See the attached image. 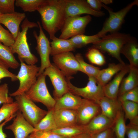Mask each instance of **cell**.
<instances>
[{
    "instance_id": "cell-1",
    "label": "cell",
    "mask_w": 138,
    "mask_h": 138,
    "mask_svg": "<svg viewBox=\"0 0 138 138\" xmlns=\"http://www.w3.org/2000/svg\"><path fill=\"white\" fill-rule=\"evenodd\" d=\"M37 11L40 15L43 28L52 39L61 30L66 18L65 0H45Z\"/></svg>"
},
{
    "instance_id": "cell-42",
    "label": "cell",
    "mask_w": 138,
    "mask_h": 138,
    "mask_svg": "<svg viewBox=\"0 0 138 138\" xmlns=\"http://www.w3.org/2000/svg\"><path fill=\"white\" fill-rule=\"evenodd\" d=\"M126 134L128 138H138V124L130 122L126 125Z\"/></svg>"
},
{
    "instance_id": "cell-17",
    "label": "cell",
    "mask_w": 138,
    "mask_h": 138,
    "mask_svg": "<svg viewBox=\"0 0 138 138\" xmlns=\"http://www.w3.org/2000/svg\"><path fill=\"white\" fill-rule=\"evenodd\" d=\"M24 13L15 12L11 13L0 15V24L9 30L15 39L18 35L21 22L26 18Z\"/></svg>"
},
{
    "instance_id": "cell-48",
    "label": "cell",
    "mask_w": 138,
    "mask_h": 138,
    "mask_svg": "<svg viewBox=\"0 0 138 138\" xmlns=\"http://www.w3.org/2000/svg\"><path fill=\"white\" fill-rule=\"evenodd\" d=\"M26 138H37L31 135H28Z\"/></svg>"
},
{
    "instance_id": "cell-29",
    "label": "cell",
    "mask_w": 138,
    "mask_h": 138,
    "mask_svg": "<svg viewBox=\"0 0 138 138\" xmlns=\"http://www.w3.org/2000/svg\"><path fill=\"white\" fill-rule=\"evenodd\" d=\"M125 119L124 112L122 109L118 112L111 128L116 138H125L126 128Z\"/></svg>"
},
{
    "instance_id": "cell-41",
    "label": "cell",
    "mask_w": 138,
    "mask_h": 138,
    "mask_svg": "<svg viewBox=\"0 0 138 138\" xmlns=\"http://www.w3.org/2000/svg\"><path fill=\"white\" fill-rule=\"evenodd\" d=\"M8 68L6 65L0 60V83L1 80L4 78H10L12 81L18 80L16 75L10 72L8 70Z\"/></svg>"
},
{
    "instance_id": "cell-43",
    "label": "cell",
    "mask_w": 138,
    "mask_h": 138,
    "mask_svg": "<svg viewBox=\"0 0 138 138\" xmlns=\"http://www.w3.org/2000/svg\"><path fill=\"white\" fill-rule=\"evenodd\" d=\"M91 138H116L114 133L111 128L101 132L91 134Z\"/></svg>"
},
{
    "instance_id": "cell-11",
    "label": "cell",
    "mask_w": 138,
    "mask_h": 138,
    "mask_svg": "<svg viewBox=\"0 0 138 138\" xmlns=\"http://www.w3.org/2000/svg\"><path fill=\"white\" fill-rule=\"evenodd\" d=\"M37 24L39 29V35L37 34L35 31H33V34L37 43L36 49L40 56L41 62L38 77L42 74L45 69L49 66L51 63L50 60V42L44 32L40 22L38 21Z\"/></svg>"
},
{
    "instance_id": "cell-19",
    "label": "cell",
    "mask_w": 138,
    "mask_h": 138,
    "mask_svg": "<svg viewBox=\"0 0 138 138\" xmlns=\"http://www.w3.org/2000/svg\"><path fill=\"white\" fill-rule=\"evenodd\" d=\"M113 122V120L101 113L85 126L86 132L92 134L112 128Z\"/></svg>"
},
{
    "instance_id": "cell-31",
    "label": "cell",
    "mask_w": 138,
    "mask_h": 138,
    "mask_svg": "<svg viewBox=\"0 0 138 138\" xmlns=\"http://www.w3.org/2000/svg\"><path fill=\"white\" fill-rule=\"evenodd\" d=\"M51 131L68 138H73L81 133L87 132L85 126L80 124L57 128Z\"/></svg>"
},
{
    "instance_id": "cell-38",
    "label": "cell",
    "mask_w": 138,
    "mask_h": 138,
    "mask_svg": "<svg viewBox=\"0 0 138 138\" xmlns=\"http://www.w3.org/2000/svg\"><path fill=\"white\" fill-rule=\"evenodd\" d=\"M15 0H0V13L2 14L14 12Z\"/></svg>"
},
{
    "instance_id": "cell-15",
    "label": "cell",
    "mask_w": 138,
    "mask_h": 138,
    "mask_svg": "<svg viewBox=\"0 0 138 138\" xmlns=\"http://www.w3.org/2000/svg\"><path fill=\"white\" fill-rule=\"evenodd\" d=\"M6 129L12 131L15 138H26L30 134L36 131L25 120L19 110L16 113L13 123L6 126Z\"/></svg>"
},
{
    "instance_id": "cell-49",
    "label": "cell",
    "mask_w": 138,
    "mask_h": 138,
    "mask_svg": "<svg viewBox=\"0 0 138 138\" xmlns=\"http://www.w3.org/2000/svg\"><path fill=\"white\" fill-rule=\"evenodd\" d=\"M1 14V13H0V15Z\"/></svg>"
},
{
    "instance_id": "cell-47",
    "label": "cell",
    "mask_w": 138,
    "mask_h": 138,
    "mask_svg": "<svg viewBox=\"0 0 138 138\" xmlns=\"http://www.w3.org/2000/svg\"><path fill=\"white\" fill-rule=\"evenodd\" d=\"M102 3L104 5H107L112 3L113 1L112 0H101Z\"/></svg>"
},
{
    "instance_id": "cell-40",
    "label": "cell",
    "mask_w": 138,
    "mask_h": 138,
    "mask_svg": "<svg viewBox=\"0 0 138 138\" xmlns=\"http://www.w3.org/2000/svg\"><path fill=\"white\" fill-rule=\"evenodd\" d=\"M30 135L37 138H68L52 131H36Z\"/></svg>"
},
{
    "instance_id": "cell-13",
    "label": "cell",
    "mask_w": 138,
    "mask_h": 138,
    "mask_svg": "<svg viewBox=\"0 0 138 138\" xmlns=\"http://www.w3.org/2000/svg\"><path fill=\"white\" fill-rule=\"evenodd\" d=\"M66 17L87 14L97 17L105 15L103 12L97 11L91 9L84 0H65Z\"/></svg>"
},
{
    "instance_id": "cell-3",
    "label": "cell",
    "mask_w": 138,
    "mask_h": 138,
    "mask_svg": "<svg viewBox=\"0 0 138 138\" xmlns=\"http://www.w3.org/2000/svg\"><path fill=\"white\" fill-rule=\"evenodd\" d=\"M129 34L118 32L105 35L93 44V47L102 53H107L117 59L120 63L125 64L121 56V51L123 45L131 38Z\"/></svg>"
},
{
    "instance_id": "cell-16",
    "label": "cell",
    "mask_w": 138,
    "mask_h": 138,
    "mask_svg": "<svg viewBox=\"0 0 138 138\" xmlns=\"http://www.w3.org/2000/svg\"><path fill=\"white\" fill-rule=\"evenodd\" d=\"M54 116L57 128L79 124L76 110L54 109Z\"/></svg>"
},
{
    "instance_id": "cell-12",
    "label": "cell",
    "mask_w": 138,
    "mask_h": 138,
    "mask_svg": "<svg viewBox=\"0 0 138 138\" xmlns=\"http://www.w3.org/2000/svg\"><path fill=\"white\" fill-rule=\"evenodd\" d=\"M53 63L67 77H72L78 71L83 73L80 65L71 52L63 53L52 56Z\"/></svg>"
},
{
    "instance_id": "cell-32",
    "label": "cell",
    "mask_w": 138,
    "mask_h": 138,
    "mask_svg": "<svg viewBox=\"0 0 138 138\" xmlns=\"http://www.w3.org/2000/svg\"><path fill=\"white\" fill-rule=\"evenodd\" d=\"M86 57L89 62L98 66H102L106 62L105 57L102 53L93 47L88 49Z\"/></svg>"
},
{
    "instance_id": "cell-30",
    "label": "cell",
    "mask_w": 138,
    "mask_h": 138,
    "mask_svg": "<svg viewBox=\"0 0 138 138\" xmlns=\"http://www.w3.org/2000/svg\"><path fill=\"white\" fill-rule=\"evenodd\" d=\"M100 38L96 34L91 36L81 34L75 36L69 39L75 49L82 48L90 43L93 44L99 41Z\"/></svg>"
},
{
    "instance_id": "cell-24",
    "label": "cell",
    "mask_w": 138,
    "mask_h": 138,
    "mask_svg": "<svg viewBox=\"0 0 138 138\" xmlns=\"http://www.w3.org/2000/svg\"><path fill=\"white\" fill-rule=\"evenodd\" d=\"M129 67L128 75L126 77L123 78L121 83L118 97L126 92L138 86V68Z\"/></svg>"
},
{
    "instance_id": "cell-44",
    "label": "cell",
    "mask_w": 138,
    "mask_h": 138,
    "mask_svg": "<svg viewBox=\"0 0 138 138\" xmlns=\"http://www.w3.org/2000/svg\"><path fill=\"white\" fill-rule=\"evenodd\" d=\"M86 1L93 10L98 12L101 11L103 4L101 0H87Z\"/></svg>"
},
{
    "instance_id": "cell-46",
    "label": "cell",
    "mask_w": 138,
    "mask_h": 138,
    "mask_svg": "<svg viewBox=\"0 0 138 138\" xmlns=\"http://www.w3.org/2000/svg\"><path fill=\"white\" fill-rule=\"evenodd\" d=\"M73 138H91V134L87 132H85L78 135Z\"/></svg>"
},
{
    "instance_id": "cell-18",
    "label": "cell",
    "mask_w": 138,
    "mask_h": 138,
    "mask_svg": "<svg viewBox=\"0 0 138 138\" xmlns=\"http://www.w3.org/2000/svg\"><path fill=\"white\" fill-rule=\"evenodd\" d=\"M97 103L100 107L101 113L113 121L119 111L122 109L121 102L117 99H112L105 96Z\"/></svg>"
},
{
    "instance_id": "cell-7",
    "label": "cell",
    "mask_w": 138,
    "mask_h": 138,
    "mask_svg": "<svg viewBox=\"0 0 138 138\" xmlns=\"http://www.w3.org/2000/svg\"><path fill=\"white\" fill-rule=\"evenodd\" d=\"M19 60L20 68L16 75L19 85L17 90L9 94L11 97H15L28 91L36 82L39 70V67L36 65H28L22 60Z\"/></svg>"
},
{
    "instance_id": "cell-10",
    "label": "cell",
    "mask_w": 138,
    "mask_h": 138,
    "mask_svg": "<svg viewBox=\"0 0 138 138\" xmlns=\"http://www.w3.org/2000/svg\"><path fill=\"white\" fill-rule=\"evenodd\" d=\"M43 74L49 78L53 87L54 98H59L69 91L68 80L73 77H67L53 63L44 70Z\"/></svg>"
},
{
    "instance_id": "cell-36",
    "label": "cell",
    "mask_w": 138,
    "mask_h": 138,
    "mask_svg": "<svg viewBox=\"0 0 138 138\" xmlns=\"http://www.w3.org/2000/svg\"><path fill=\"white\" fill-rule=\"evenodd\" d=\"M117 99L120 102L125 101H130L138 103V86L118 96Z\"/></svg>"
},
{
    "instance_id": "cell-25",
    "label": "cell",
    "mask_w": 138,
    "mask_h": 138,
    "mask_svg": "<svg viewBox=\"0 0 138 138\" xmlns=\"http://www.w3.org/2000/svg\"><path fill=\"white\" fill-rule=\"evenodd\" d=\"M50 42V55L52 56L63 53L71 52L75 50L69 39H63L56 37Z\"/></svg>"
},
{
    "instance_id": "cell-5",
    "label": "cell",
    "mask_w": 138,
    "mask_h": 138,
    "mask_svg": "<svg viewBox=\"0 0 138 138\" xmlns=\"http://www.w3.org/2000/svg\"><path fill=\"white\" fill-rule=\"evenodd\" d=\"M19 110L25 120L34 128L45 116L47 111L39 107L25 93L15 96Z\"/></svg>"
},
{
    "instance_id": "cell-9",
    "label": "cell",
    "mask_w": 138,
    "mask_h": 138,
    "mask_svg": "<svg viewBox=\"0 0 138 138\" xmlns=\"http://www.w3.org/2000/svg\"><path fill=\"white\" fill-rule=\"evenodd\" d=\"M91 19V16L88 15L66 17L59 38L68 39L77 35L84 34L86 27Z\"/></svg>"
},
{
    "instance_id": "cell-8",
    "label": "cell",
    "mask_w": 138,
    "mask_h": 138,
    "mask_svg": "<svg viewBox=\"0 0 138 138\" xmlns=\"http://www.w3.org/2000/svg\"><path fill=\"white\" fill-rule=\"evenodd\" d=\"M88 81L86 85L83 88H79L73 85L68 80L69 91L73 94L81 96L83 99L97 103L101 98L105 96L104 86L101 84L96 78L88 76Z\"/></svg>"
},
{
    "instance_id": "cell-22",
    "label": "cell",
    "mask_w": 138,
    "mask_h": 138,
    "mask_svg": "<svg viewBox=\"0 0 138 138\" xmlns=\"http://www.w3.org/2000/svg\"><path fill=\"white\" fill-rule=\"evenodd\" d=\"M121 53L128 59L130 63V66L138 68V44L135 38L131 37L123 46Z\"/></svg>"
},
{
    "instance_id": "cell-27",
    "label": "cell",
    "mask_w": 138,
    "mask_h": 138,
    "mask_svg": "<svg viewBox=\"0 0 138 138\" xmlns=\"http://www.w3.org/2000/svg\"><path fill=\"white\" fill-rule=\"evenodd\" d=\"M0 60L9 68L16 69L20 65L9 47L4 45L1 42Z\"/></svg>"
},
{
    "instance_id": "cell-2",
    "label": "cell",
    "mask_w": 138,
    "mask_h": 138,
    "mask_svg": "<svg viewBox=\"0 0 138 138\" xmlns=\"http://www.w3.org/2000/svg\"><path fill=\"white\" fill-rule=\"evenodd\" d=\"M22 30H19L14 43L9 47L14 54L18 55L19 60L28 65H35L38 61L37 57L31 52L28 44L27 34L29 28H39L37 23L31 22L26 18L21 25Z\"/></svg>"
},
{
    "instance_id": "cell-35",
    "label": "cell",
    "mask_w": 138,
    "mask_h": 138,
    "mask_svg": "<svg viewBox=\"0 0 138 138\" xmlns=\"http://www.w3.org/2000/svg\"><path fill=\"white\" fill-rule=\"evenodd\" d=\"M18 110V105L16 101L11 103L3 104L0 108V124L3 121L15 114Z\"/></svg>"
},
{
    "instance_id": "cell-14",
    "label": "cell",
    "mask_w": 138,
    "mask_h": 138,
    "mask_svg": "<svg viewBox=\"0 0 138 138\" xmlns=\"http://www.w3.org/2000/svg\"><path fill=\"white\" fill-rule=\"evenodd\" d=\"M79 124L85 125L101 113L99 105L88 100L83 99L82 103L76 110Z\"/></svg>"
},
{
    "instance_id": "cell-23",
    "label": "cell",
    "mask_w": 138,
    "mask_h": 138,
    "mask_svg": "<svg viewBox=\"0 0 138 138\" xmlns=\"http://www.w3.org/2000/svg\"><path fill=\"white\" fill-rule=\"evenodd\" d=\"M127 65L119 63L109 64L108 67L100 70L96 78L99 82L104 86L108 83L114 75L117 74Z\"/></svg>"
},
{
    "instance_id": "cell-28",
    "label": "cell",
    "mask_w": 138,
    "mask_h": 138,
    "mask_svg": "<svg viewBox=\"0 0 138 138\" xmlns=\"http://www.w3.org/2000/svg\"><path fill=\"white\" fill-rule=\"evenodd\" d=\"M47 111L46 114L34 128L36 131H51L57 128L54 117V108Z\"/></svg>"
},
{
    "instance_id": "cell-6",
    "label": "cell",
    "mask_w": 138,
    "mask_h": 138,
    "mask_svg": "<svg viewBox=\"0 0 138 138\" xmlns=\"http://www.w3.org/2000/svg\"><path fill=\"white\" fill-rule=\"evenodd\" d=\"M46 76L43 73L39 76L35 83L25 94L28 98L34 102L41 103L49 110L54 108L55 100L51 95L47 88Z\"/></svg>"
},
{
    "instance_id": "cell-39",
    "label": "cell",
    "mask_w": 138,
    "mask_h": 138,
    "mask_svg": "<svg viewBox=\"0 0 138 138\" xmlns=\"http://www.w3.org/2000/svg\"><path fill=\"white\" fill-rule=\"evenodd\" d=\"M8 85L4 83L0 86V105L5 103H11L14 102L13 99L8 96Z\"/></svg>"
},
{
    "instance_id": "cell-4",
    "label": "cell",
    "mask_w": 138,
    "mask_h": 138,
    "mask_svg": "<svg viewBox=\"0 0 138 138\" xmlns=\"http://www.w3.org/2000/svg\"><path fill=\"white\" fill-rule=\"evenodd\" d=\"M138 5V1L135 0L120 10L115 12L111 8L103 4L102 7L107 10L109 16L104 22L101 30L96 35L101 38L108 32H118L124 22L127 13L134 6Z\"/></svg>"
},
{
    "instance_id": "cell-20",
    "label": "cell",
    "mask_w": 138,
    "mask_h": 138,
    "mask_svg": "<svg viewBox=\"0 0 138 138\" xmlns=\"http://www.w3.org/2000/svg\"><path fill=\"white\" fill-rule=\"evenodd\" d=\"M129 65H127L123 69L117 73L113 80L104 86L105 96L109 98L117 99L120 86L125 75L129 73Z\"/></svg>"
},
{
    "instance_id": "cell-37",
    "label": "cell",
    "mask_w": 138,
    "mask_h": 138,
    "mask_svg": "<svg viewBox=\"0 0 138 138\" xmlns=\"http://www.w3.org/2000/svg\"><path fill=\"white\" fill-rule=\"evenodd\" d=\"M15 41V39L12 34L5 29L0 24V42L4 45L9 47Z\"/></svg>"
},
{
    "instance_id": "cell-26",
    "label": "cell",
    "mask_w": 138,
    "mask_h": 138,
    "mask_svg": "<svg viewBox=\"0 0 138 138\" xmlns=\"http://www.w3.org/2000/svg\"><path fill=\"white\" fill-rule=\"evenodd\" d=\"M125 119L130 122L138 124V103L130 101L121 102Z\"/></svg>"
},
{
    "instance_id": "cell-33",
    "label": "cell",
    "mask_w": 138,
    "mask_h": 138,
    "mask_svg": "<svg viewBox=\"0 0 138 138\" xmlns=\"http://www.w3.org/2000/svg\"><path fill=\"white\" fill-rule=\"evenodd\" d=\"M45 0H16V6L21 8L24 12H32L37 10Z\"/></svg>"
},
{
    "instance_id": "cell-34",
    "label": "cell",
    "mask_w": 138,
    "mask_h": 138,
    "mask_svg": "<svg viewBox=\"0 0 138 138\" xmlns=\"http://www.w3.org/2000/svg\"><path fill=\"white\" fill-rule=\"evenodd\" d=\"M75 56L80 65L83 73L86 74L88 76H91L96 78L100 68L86 62L80 53H77Z\"/></svg>"
},
{
    "instance_id": "cell-45",
    "label": "cell",
    "mask_w": 138,
    "mask_h": 138,
    "mask_svg": "<svg viewBox=\"0 0 138 138\" xmlns=\"http://www.w3.org/2000/svg\"><path fill=\"white\" fill-rule=\"evenodd\" d=\"M15 117L14 115L12 116L9 119L5 120L3 122L0 124V138H6L7 137L6 134L3 132V127L6 123L14 118Z\"/></svg>"
},
{
    "instance_id": "cell-21",
    "label": "cell",
    "mask_w": 138,
    "mask_h": 138,
    "mask_svg": "<svg viewBox=\"0 0 138 138\" xmlns=\"http://www.w3.org/2000/svg\"><path fill=\"white\" fill-rule=\"evenodd\" d=\"M55 99L54 109H65L76 110L81 106L83 98L68 91L61 97Z\"/></svg>"
}]
</instances>
